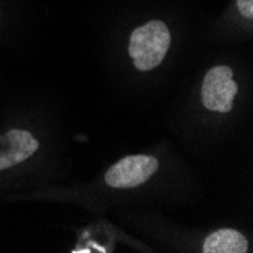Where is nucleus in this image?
Segmentation results:
<instances>
[{"label":"nucleus","mask_w":253,"mask_h":253,"mask_svg":"<svg viewBox=\"0 0 253 253\" xmlns=\"http://www.w3.org/2000/svg\"><path fill=\"white\" fill-rule=\"evenodd\" d=\"M238 93L232 68L226 65L214 67L206 73L202 85V100L206 109L215 112H229Z\"/></svg>","instance_id":"nucleus-2"},{"label":"nucleus","mask_w":253,"mask_h":253,"mask_svg":"<svg viewBox=\"0 0 253 253\" xmlns=\"http://www.w3.org/2000/svg\"><path fill=\"white\" fill-rule=\"evenodd\" d=\"M158 159L147 155L126 156L114 164L105 176V180L112 188H135L158 170Z\"/></svg>","instance_id":"nucleus-3"},{"label":"nucleus","mask_w":253,"mask_h":253,"mask_svg":"<svg viewBox=\"0 0 253 253\" xmlns=\"http://www.w3.org/2000/svg\"><path fill=\"white\" fill-rule=\"evenodd\" d=\"M249 249L243 234L234 229H220L206 238L203 244L205 253H246Z\"/></svg>","instance_id":"nucleus-5"},{"label":"nucleus","mask_w":253,"mask_h":253,"mask_svg":"<svg viewBox=\"0 0 253 253\" xmlns=\"http://www.w3.org/2000/svg\"><path fill=\"white\" fill-rule=\"evenodd\" d=\"M40 143L26 129H8L0 133V174L20 166L38 150Z\"/></svg>","instance_id":"nucleus-4"},{"label":"nucleus","mask_w":253,"mask_h":253,"mask_svg":"<svg viewBox=\"0 0 253 253\" xmlns=\"http://www.w3.org/2000/svg\"><path fill=\"white\" fill-rule=\"evenodd\" d=\"M170 44V31L164 21L153 20L136 28L129 41V55L135 68L147 72L158 67L166 58Z\"/></svg>","instance_id":"nucleus-1"},{"label":"nucleus","mask_w":253,"mask_h":253,"mask_svg":"<svg viewBox=\"0 0 253 253\" xmlns=\"http://www.w3.org/2000/svg\"><path fill=\"white\" fill-rule=\"evenodd\" d=\"M237 6L243 17L246 18L253 17V0H237Z\"/></svg>","instance_id":"nucleus-6"}]
</instances>
